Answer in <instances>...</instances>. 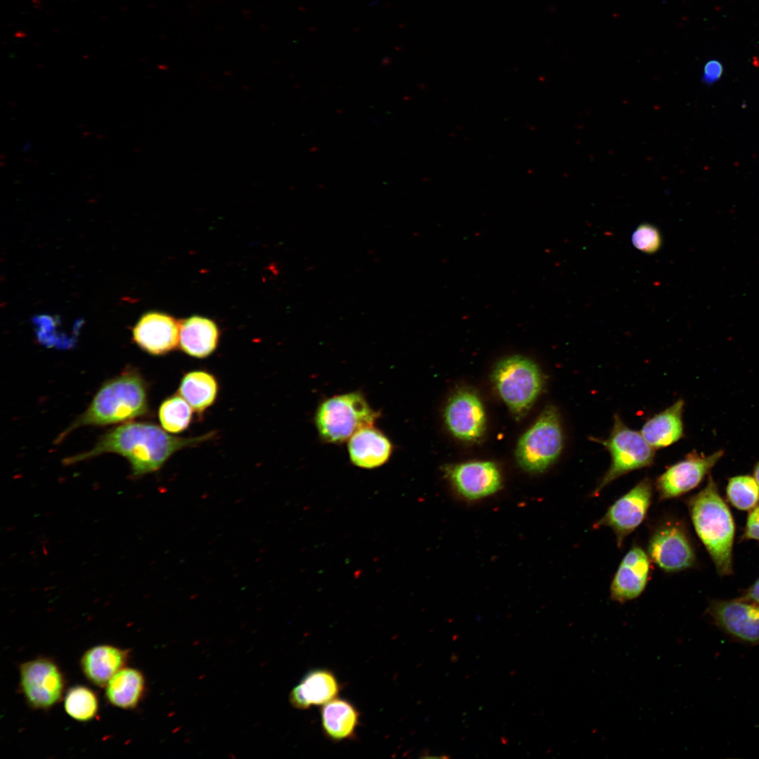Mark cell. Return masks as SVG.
<instances>
[{"mask_svg":"<svg viewBox=\"0 0 759 759\" xmlns=\"http://www.w3.org/2000/svg\"><path fill=\"white\" fill-rule=\"evenodd\" d=\"M167 432L153 423L126 422L103 434L90 450L68 457L63 462L70 465L104 453H117L128 460L132 476L138 478L159 470L178 450L201 443L214 434L184 438Z\"/></svg>","mask_w":759,"mask_h":759,"instance_id":"1","label":"cell"},{"mask_svg":"<svg viewBox=\"0 0 759 759\" xmlns=\"http://www.w3.org/2000/svg\"><path fill=\"white\" fill-rule=\"evenodd\" d=\"M696 535L711 557L718 573H732V548L735 526L730 510L709 477L705 487L687 500Z\"/></svg>","mask_w":759,"mask_h":759,"instance_id":"2","label":"cell"},{"mask_svg":"<svg viewBox=\"0 0 759 759\" xmlns=\"http://www.w3.org/2000/svg\"><path fill=\"white\" fill-rule=\"evenodd\" d=\"M148 411L146 383L138 372L129 370L104 382L86 411L59 435L56 442L78 427L127 422Z\"/></svg>","mask_w":759,"mask_h":759,"instance_id":"3","label":"cell"},{"mask_svg":"<svg viewBox=\"0 0 759 759\" xmlns=\"http://www.w3.org/2000/svg\"><path fill=\"white\" fill-rule=\"evenodd\" d=\"M379 413L360 391L335 395L323 401L315 413V425L322 441L338 444L362 428L372 426Z\"/></svg>","mask_w":759,"mask_h":759,"instance_id":"4","label":"cell"},{"mask_svg":"<svg viewBox=\"0 0 759 759\" xmlns=\"http://www.w3.org/2000/svg\"><path fill=\"white\" fill-rule=\"evenodd\" d=\"M563 440L558 412L554 407L547 406L518 441L519 465L529 472L545 471L559 456Z\"/></svg>","mask_w":759,"mask_h":759,"instance_id":"5","label":"cell"},{"mask_svg":"<svg viewBox=\"0 0 759 759\" xmlns=\"http://www.w3.org/2000/svg\"><path fill=\"white\" fill-rule=\"evenodd\" d=\"M600 443L611 455L609 468L592 493L597 496L613 481L635 469L649 467L654 459V448L642 436L626 426L618 415L607 439Z\"/></svg>","mask_w":759,"mask_h":759,"instance_id":"6","label":"cell"},{"mask_svg":"<svg viewBox=\"0 0 759 759\" xmlns=\"http://www.w3.org/2000/svg\"><path fill=\"white\" fill-rule=\"evenodd\" d=\"M492 378L503 401L519 415L531 406L543 383L538 366L530 359L517 355L500 361Z\"/></svg>","mask_w":759,"mask_h":759,"instance_id":"7","label":"cell"},{"mask_svg":"<svg viewBox=\"0 0 759 759\" xmlns=\"http://www.w3.org/2000/svg\"><path fill=\"white\" fill-rule=\"evenodd\" d=\"M653 494L651 480L644 478L616 500L594 525V528H610L621 547L625 538L644 520Z\"/></svg>","mask_w":759,"mask_h":759,"instance_id":"8","label":"cell"},{"mask_svg":"<svg viewBox=\"0 0 759 759\" xmlns=\"http://www.w3.org/2000/svg\"><path fill=\"white\" fill-rule=\"evenodd\" d=\"M650 559L666 572H678L692 567L694 550L683 526L667 521L654 530L648 543Z\"/></svg>","mask_w":759,"mask_h":759,"instance_id":"9","label":"cell"},{"mask_svg":"<svg viewBox=\"0 0 759 759\" xmlns=\"http://www.w3.org/2000/svg\"><path fill=\"white\" fill-rule=\"evenodd\" d=\"M20 687L29 704L38 709L49 708L63 695L65 680L58 666L48 659H37L21 665Z\"/></svg>","mask_w":759,"mask_h":759,"instance_id":"10","label":"cell"},{"mask_svg":"<svg viewBox=\"0 0 759 759\" xmlns=\"http://www.w3.org/2000/svg\"><path fill=\"white\" fill-rule=\"evenodd\" d=\"M706 613L714 623L733 640L759 644V605L743 597L715 600Z\"/></svg>","mask_w":759,"mask_h":759,"instance_id":"11","label":"cell"},{"mask_svg":"<svg viewBox=\"0 0 759 759\" xmlns=\"http://www.w3.org/2000/svg\"><path fill=\"white\" fill-rule=\"evenodd\" d=\"M722 455V450L709 455L694 451L670 466L656 481L659 500L677 498L696 488Z\"/></svg>","mask_w":759,"mask_h":759,"instance_id":"12","label":"cell"},{"mask_svg":"<svg viewBox=\"0 0 759 759\" xmlns=\"http://www.w3.org/2000/svg\"><path fill=\"white\" fill-rule=\"evenodd\" d=\"M180 323L172 316L158 311L143 314L132 330L134 342L153 356H162L179 344Z\"/></svg>","mask_w":759,"mask_h":759,"instance_id":"13","label":"cell"},{"mask_svg":"<svg viewBox=\"0 0 759 759\" xmlns=\"http://www.w3.org/2000/svg\"><path fill=\"white\" fill-rule=\"evenodd\" d=\"M444 417L448 429L459 439L474 441L484 432L486 417L482 403L470 391L455 394L447 403Z\"/></svg>","mask_w":759,"mask_h":759,"instance_id":"14","label":"cell"},{"mask_svg":"<svg viewBox=\"0 0 759 759\" xmlns=\"http://www.w3.org/2000/svg\"><path fill=\"white\" fill-rule=\"evenodd\" d=\"M457 491L468 500H476L495 493L501 486L497 466L488 461L467 462L447 469Z\"/></svg>","mask_w":759,"mask_h":759,"instance_id":"15","label":"cell"},{"mask_svg":"<svg viewBox=\"0 0 759 759\" xmlns=\"http://www.w3.org/2000/svg\"><path fill=\"white\" fill-rule=\"evenodd\" d=\"M650 558L640 546L633 545L622 559L610 586L612 600L624 603L638 597L645 589Z\"/></svg>","mask_w":759,"mask_h":759,"instance_id":"16","label":"cell"},{"mask_svg":"<svg viewBox=\"0 0 759 759\" xmlns=\"http://www.w3.org/2000/svg\"><path fill=\"white\" fill-rule=\"evenodd\" d=\"M340 690L341 685L332 670L313 668L292 689L289 699L294 708L305 710L325 704L337 697Z\"/></svg>","mask_w":759,"mask_h":759,"instance_id":"17","label":"cell"},{"mask_svg":"<svg viewBox=\"0 0 759 759\" xmlns=\"http://www.w3.org/2000/svg\"><path fill=\"white\" fill-rule=\"evenodd\" d=\"M348 450L353 465L372 469L389 459L393 446L389 438L372 425L361 429L349 439Z\"/></svg>","mask_w":759,"mask_h":759,"instance_id":"18","label":"cell"},{"mask_svg":"<svg viewBox=\"0 0 759 759\" xmlns=\"http://www.w3.org/2000/svg\"><path fill=\"white\" fill-rule=\"evenodd\" d=\"M219 340V327L208 318L193 316L180 323V347L192 357H208L216 350Z\"/></svg>","mask_w":759,"mask_h":759,"instance_id":"19","label":"cell"},{"mask_svg":"<svg viewBox=\"0 0 759 759\" xmlns=\"http://www.w3.org/2000/svg\"><path fill=\"white\" fill-rule=\"evenodd\" d=\"M320 719L325 736L332 741L353 739L360 725V712L353 703L336 697L321 706Z\"/></svg>","mask_w":759,"mask_h":759,"instance_id":"20","label":"cell"},{"mask_svg":"<svg viewBox=\"0 0 759 759\" xmlns=\"http://www.w3.org/2000/svg\"><path fill=\"white\" fill-rule=\"evenodd\" d=\"M128 657V650L110 645H99L84 654L81 666L90 682L98 687H104L124 668Z\"/></svg>","mask_w":759,"mask_h":759,"instance_id":"21","label":"cell"},{"mask_svg":"<svg viewBox=\"0 0 759 759\" xmlns=\"http://www.w3.org/2000/svg\"><path fill=\"white\" fill-rule=\"evenodd\" d=\"M683 409L684 401L680 399L644 423L641 434L651 447L668 446L682 436Z\"/></svg>","mask_w":759,"mask_h":759,"instance_id":"22","label":"cell"},{"mask_svg":"<svg viewBox=\"0 0 759 759\" xmlns=\"http://www.w3.org/2000/svg\"><path fill=\"white\" fill-rule=\"evenodd\" d=\"M145 678L138 670L123 668L106 685V697L115 706L135 708L145 692Z\"/></svg>","mask_w":759,"mask_h":759,"instance_id":"23","label":"cell"},{"mask_svg":"<svg viewBox=\"0 0 759 759\" xmlns=\"http://www.w3.org/2000/svg\"><path fill=\"white\" fill-rule=\"evenodd\" d=\"M219 384L216 377L205 370H193L182 377L180 394L197 413H202L216 401Z\"/></svg>","mask_w":759,"mask_h":759,"instance_id":"24","label":"cell"},{"mask_svg":"<svg viewBox=\"0 0 759 759\" xmlns=\"http://www.w3.org/2000/svg\"><path fill=\"white\" fill-rule=\"evenodd\" d=\"M193 409L180 395L174 394L161 403L158 417L162 427L171 434L185 431L190 425Z\"/></svg>","mask_w":759,"mask_h":759,"instance_id":"25","label":"cell"},{"mask_svg":"<svg viewBox=\"0 0 759 759\" xmlns=\"http://www.w3.org/2000/svg\"><path fill=\"white\" fill-rule=\"evenodd\" d=\"M64 706L70 717L84 722L96 716L98 702L96 695L91 689L83 686H76L67 692Z\"/></svg>","mask_w":759,"mask_h":759,"instance_id":"26","label":"cell"},{"mask_svg":"<svg viewBox=\"0 0 759 759\" xmlns=\"http://www.w3.org/2000/svg\"><path fill=\"white\" fill-rule=\"evenodd\" d=\"M726 493L729 502L740 510H751L759 502V486L754 477L748 475L731 478Z\"/></svg>","mask_w":759,"mask_h":759,"instance_id":"27","label":"cell"},{"mask_svg":"<svg viewBox=\"0 0 759 759\" xmlns=\"http://www.w3.org/2000/svg\"><path fill=\"white\" fill-rule=\"evenodd\" d=\"M632 242L635 248L642 252L651 254L660 248L661 235L656 227L651 224L640 225L633 232Z\"/></svg>","mask_w":759,"mask_h":759,"instance_id":"28","label":"cell"},{"mask_svg":"<svg viewBox=\"0 0 759 759\" xmlns=\"http://www.w3.org/2000/svg\"><path fill=\"white\" fill-rule=\"evenodd\" d=\"M722 74V63L717 60H711L703 67L702 82L707 85H711L718 82Z\"/></svg>","mask_w":759,"mask_h":759,"instance_id":"29","label":"cell"},{"mask_svg":"<svg viewBox=\"0 0 759 759\" xmlns=\"http://www.w3.org/2000/svg\"><path fill=\"white\" fill-rule=\"evenodd\" d=\"M744 538L759 540V505L755 506L748 516Z\"/></svg>","mask_w":759,"mask_h":759,"instance_id":"30","label":"cell"},{"mask_svg":"<svg viewBox=\"0 0 759 759\" xmlns=\"http://www.w3.org/2000/svg\"><path fill=\"white\" fill-rule=\"evenodd\" d=\"M742 597L759 605V578L745 592Z\"/></svg>","mask_w":759,"mask_h":759,"instance_id":"31","label":"cell"},{"mask_svg":"<svg viewBox=\"0 0 759 759\" xmlns=\"http://www.w3.org/2000/svg\"><path fill=\"white\" fill-rule=\"evenodd\" d=\"M753 474L754 479H755L756 482L759 486V462H758L757 465L755 466Z\"/></svg>","mask_w":759,"mask_h":759,"instance_id":"32","label":"cell"}]
</instances>
